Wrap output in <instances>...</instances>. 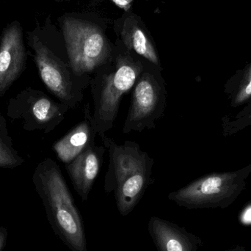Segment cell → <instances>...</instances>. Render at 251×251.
I'll use <instances>...</instances> for the list:
<instances>
[{"label": "cell", "mask_w": 251, "mask_h": 251, "mask_svg": "<svg viewBox=\"0 0 251 251\" xmlns=\"http://www.w3.org/2000/svg\"><path fill=\"white\" fill-rule=\"evenodd\" d=\"M145 59L132 51H118L91 76L90 87L94 110L85 106V116L97 135L103 138L114 126L122 97L131 91L141 73Z\"/></svg>", "instance_id": "6da1fadb"}, {"label": "cell", "mask_w": 251, "mask_h": 251, "mask_svg": "<svg viewBox=\"0 0 251 251\" xmlns=\"http://www.w3.org/2000/svg\"><path fill=\"white\" fill-rule=\"evenodd\" d=\"M32 180L55 235L71 251H88L82 215L57 162L41 161Z\"/></svg>", "instance_id": "7a4b0ae2"}, {"label": "cell", "mask_w": 251, "mask_h": 251, "mask_svg": "<svg viewBox=\"0 0 251 251\" xmlns=\"http://www.w3.org/2000/svg\"><path fill=\"white\" fill-rule=\"evenodd\" d=\"M101 139L110 157L104 192L114 193L119 214L127 217L151 184L154 159L136 142L125 141L119 145L107 135Z\"/></svg>", "instance_id": "3957f363"}, {"label": "cell", "mask_w": 251, "mask_h": 251, "mask_svg": "<svg viewBox=\"0 0 251 251\" xmlns=\"http://www.w3.org/2000/svg\"><path fill=\"white\" fill-rule=\"evenodd\" d=\"M27 41L33 51L34 62L46 88L70 110L77 108L83 101L84 91L90 86L91 79L75 74L69 60H62L35 30L27 32Z\"/></svg>", "instance_id": "277c9868"}, {"label": "cell", "mask_w": 251, "mask_h": 251, "mask_svg": "<svg viewBox=\"0 0 251 251\" xmlns=\"http://www.w3.org/2000/svg\"><path fill=\"white\" fill-rule=\"evenodd\" d=\"M162 71V66L144 60L143 70L132 88L124 134L153 129L165 114L168 92Z\"/></svg>", "instance_id": "5b68a950"}, {"label": "cell", "mask_w": 251, "mask_h": 251, "mask_svg": "<svg viewBox=\"0 0 251 251\" xmlns=\"http://www.w3.org/2000/svg\"><path fill=\"white\" fill-rule=\"evenodd\" d=\"M61 27L72 69L78 76L91 79L113 55L104 34L97 25L75 18L65 17Z\"/></svg>", "instance_id": "8992f818"}, {"label": "cell", "mask_w": 251, "mask_h": 251, "mask_svg": "<svg viewBox=\"0 0 251 251\" xmlns=\"http://www.w3.org/2000/svg\"><path fill=\"white\" fill-rule=\"evenodd\" d=\"M246 173L213 174L168 194V200L188 209L226 208L246 187Z\"/></svg>", "instance_id": "52a82bcc"}, {"label": "cell", "mask_w": 251, "mask_h": 251, "mask_svg": "<svg viewBox=\"0 0 251 251\" xmlns=\"http://www.w3.org/2000/svg\"><path fill=\"white\" fill-rule=\"evenodd\" d=\"M69 110L66 104L54 101L44 91L26 87L9 100L7 116L19 122L26 131L48 134L64 120Z\"/></svg>", "instance_id": "ba28073f"}, {"label": "cell", "mask_w": 251, "mask_h": 251, "mask_svg": "<svg viewBox=\"0 0 251 251\" xmlns=\"http://www.w3.org/2000/svg\"><path fill=\"white\" fill-rule=\"evenodd\" d=\"M26 60L23 28L19 21H13L0 35V98L25 72Z\"/></svg>", "instance_id": "9c48e42d"}, {"label": "cell", "mask_w": 251, "mask_h": 251, "mask_svg": "<svg viewBox=\"0 0 251 251\" xmlns=\"http://www.w3.org/2000/svg\"><path fill=\"white\" fill-rule=\"evenodd\" d=\"M148 231L157 251H199L202 240L172 221L152 216Z\"/></svg>", "instance_id": "30bf717a"}, {"label": "cell", "mask_w": 251, "mask_h": 251, "mask_svg": "<svg viewBox=\"0 0 251 251\" xmlns=\"http://www.w3.org/2000/svg\"><path fill=\"white\" fill-rule=\"evenodd\" d=\"M107 151L103 146H90L70 163L65 165L75 191L86 201L98 176Z\"/></svg>", "instance_id": "8fae6325"}, {"label": "cell", "mask_w": 251, "mask_h": 251, "mask_svg": "<svg viewBox=\"0 0 251 251\" xmlns=\"http://www.w3.org/2000/svg\"><path fill=\"white\" fill-rule=\"evenodd\" d=\"M97 133L87 116L72 128L67 134L56 141L52 146L53 151L59 160L66 165L90 146L95 145Z\"/></svg>", "instance_id": "7c38bea8"}, {"label": "cell", "mask_w": 251, "mask_h": 251, "mask_svg": "<svg viewBox=\"0 0 251 251\" xmlns=\"http://www.w3.org/2000/svg\"><path fill=\"white\" fill-rule=\"evenodd\" d=\"M122 37L127 50L153 64L161 66L159 55L153 43L140 26L130 18L125 22Z\"/></svg>", "instance_id": "4fadbf2b"}, {"label": "cell", "mask_w": 251, "mask_h": 251, "mask_svg": "<svg viewBox=\"0 0 251 251\" xmlns=\"http://www.w3.org/2000/svg\"><path fill=\"white\" fill-rule=\"evenodd\" d=\"M24 162L23 158L13 146L5 119L0 114V168L13 169L20 167Z\"/></svg>", "instance_id": "5bb4252c"}, {"label": "cell", "mask_w": 251, "mask_h": 251, "mask_svg": "<svg viewBox=\"0 0 251 251\" xmlns=\"http://www.w3.org/2000/svg\"><path fill=\"white\" fill-rule=\"evenodd\" d=\"M245 76L234 100V102L237 104H243L251 97V65Z\"/></svg>", "instance_id": "9a60e30c"}, {"label": "cell", "mask_w": 251, "mask_h": 251, "mask_svg": "<svg viewBox=\"0 0 251 251\" xmlns=\"http://www.w3.org/2000/svg\"><path fill=\"white\" fill-rule=\"evenodd\" d=\"M7 237H8V231H7V228L0 226V251H2L5 248Z\"/></svg>", "instance_id": "2e32d148"}, {"label": "cell", "mask_w": 251, "mask_h": 251, "mask_svg": "<svg viewBox=\"0 0 251 251\" xmlns=\"http://www.w3.org/2000/svg\"><path fill=\"white\" fill-rule=\"evenodd\" d=\"M116 5L119 6L121 8L127 10L130 7V4L134 0H112Z\"/></svg>", "instance_id": "e0dca14e"}]
</instances>
